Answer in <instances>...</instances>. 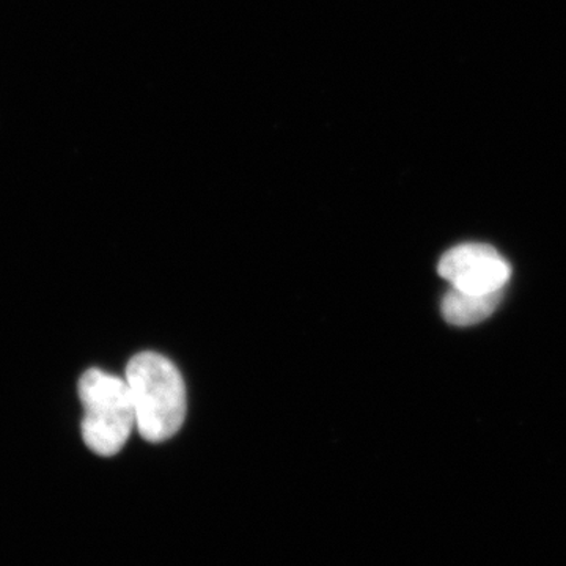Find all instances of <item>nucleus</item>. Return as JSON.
<instances>
[{"instance_id":"7ed1b4c3","label":"nucleus","mask_w":566,"mask_h":566,"mask_svg":"<svg viewBox=\"0 0 566 566\" xmlns=\"http://www.w3.org/2000/svg\"><path fill=\"white\" fill-rule=\"evenodd\" d=\"M438 271L453 289L469 293L504 292L512 275V266L493 245L479 243L450 249Z\"/></svg>"},{"instance_id":"f03ea898","label":"nucleus","mask_w":566,"mask_h":566,"mask_svg":"<svg viewBox=\"0 0 566 566\" xmlns=\"http://www.w3.org/2000/svg\"><path fill=\"white\" fill-rule=\"evenodd\" d=\"M80 397L84 406L82 438L96 455H117L136 428L133 397L126 379L91 368L82 375Z\"/></svg>"},{"instance_id":"20e7f679","label":"nucleus","mask_w":566,"mask_h":566,"mask_svg":"<svg viewBox=\"0 0 566 566\" xmlns=\"http://www.w3.org/2000/svg\"><path fill=\"white\" fill-rule=\"evenodd\" d=\"M502 293H469L452 286L442 300V315L453 326H474L494 314Z\"/></svg>"},{"instance_id":"f257e3e1","label":"nucleus","mask_w":566,"mask_h":566,"mask_svg":"<svg viewBox=\"0 0 566 566\" xmlns=\"http://www.w3.org/2000/svg\"><path fill=\"white\" fill-rule=\"evenodd\" d=\"M136 428L145 441L161 442L178 433L186 417V386L178 368L158 353H139L126 367Z\"/></svg>"}]
</instances>
